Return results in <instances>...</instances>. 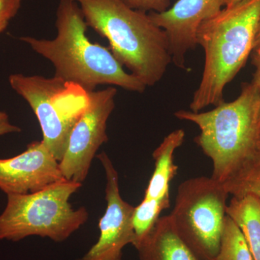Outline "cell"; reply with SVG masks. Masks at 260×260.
<instances>
[{"mask_svg": "<svg viewBox=\"0 0 260 260\" xmlns=\"http://www.w3.org/2000/svg\"><path fill=\"white\" fill-rule=\"evenodd\" d=\"M20 132L21 129L18 126L10 122L8 116L0 117V136L10 133H19Z\"/></svg>", "mask_w": 260, "mask_h": 260, "instance_id": "ffe728a7", "label": "cell"}, {"mask_svg": "<svg viewBox=\"0 0 260 260\" xmlns=\"http://www.w3.org/2000/svg\"><path fill=\"white\" fill-rule=\"evenodd\" d=\"M57 34L53 39L20 38L55 69L54 77L88 93L99 85L118 86L137 93L147 87L127 73L112 51L90 42L87 25L79 5L73 0H60L56 10Z\"/></svg>", "mask_w": 260, "mask_h": 260, "instance_id": "6da1fadb", "label": "cell"}, {"mask_svg": "<svg viewBox=\"0 0 260 260\" xmlns=\"http://www.w3.org/2000/svg\"><path fill=\"white\" fill-rule=\"evenodd\" d=\"M9 83L28 102L42 128V141L60 161L72 129L86 106V92L54 76L13 74Z\"/></svg>", "mask_w": 260, "mask_h": 260, "instance_id": "8992f818", "label": "cell"}, {"mask_svg": "<svg viewBox=\"0 0 260 260\" xmlns=\"http://www.w3.org/2000/svg\"><path fill=\"white\" fill-rule=\"evenodd\" d=\"M85 23L109 43L113 55L145 86L162 79L172 62L165 31L146 12L129 8L122 0H73Z\"/></svg>", "mask_w": 260, "mask_h": 260, "instance_id": "7a4b0ae2", "label": "cell"}, {"mask_svg": "<svg viewBox=\"0 0 260 260\" xmlns=\"http://www.w3.org/2000/svg\"><path fill=\"white\" fill-rule=\"evenodd\" d=\"M81 186L64 179L37 192L8 194L0 215V239L18 242L39 236L56 242L66 240L88 219L86 208L74 209L70 204Z\"/></svg>", "mask_w": 260, "mask_h": 260, "instance_id": "5b68a950", "label": "cell"}, {"mask_svg": "<svg viewBox=\"0 0 260 260\" xmlns=\"http://www.w3.org/2000/svg\"><path fill=\"white\" fill-rule=\"evenodd\" d=\"M223 1L224 5H225V7H228L232 6V5L238 4V3H242V2L244 1V0H223Z\"/></svg>", "mask_w": 260, "mask_h": 260, "instance_id": "7402d4cb", "label": "cell"}, {"mask_svg": "<svg viewBox=\"0 0 260 260\" xmlns=\"http://www.w3.org/2000/svg\"><path fill=\"white\" fill-rule=\"evenodd\" d=\"M117 90L109 86L87 93V104L70 133L68 148L59 161L67 180L82 183L88 177L99 148L109 140L107 121L115 108Z\"/></svg>", "mask_w": 260, "mask_h": 260, "instance_id": "ba28073f", "label": "cell"}, {"mask_svg": "<svg viewBox=\"0 0 260 260\" xmlns=\"http://www.w3.org/2000/svg\"><path fill=\"white\" fill-rule=\"evenodd\" d=\"M260 93L251 83L232 102H223L205 112L179 110L174 116L199 126L194 142L213 162L212 178L223 183L246 159L260 150L257 121Z\"/></svg>", "mask_w": 260, "mask_h": 260, "instance_id": "277c9868", "label": "cell"}, {"mask_svg": "<svg viewBox=\"0 0 260 260\" xmlns=\"http://www.w3.org/2000/svg\"><path fill=\"white\" fill-rule=\"evenodd\" d=\"M185 132L174 130L167 135L154 150L155 168L149 181L144 198L133 214L135 249L148 235L160 213L170 207V184L177 174L178 166L174 162V153L183 144Z\"/></svg>", "mask_w": 260, "mask_h": 260, "instance_id": "30bf717a", "label": "cell"}, {"mask_svg": "<svg viewBox=\"0 0 260 260\" xmlns=\"http://www.w3.org/2000/svg\"><path fill=\"white\" fill-rule=\"evenodd\" d=\"M129 8L144 12L162 13L169 9L171 0H122Z\"/></svg>", "mask_w": 260, "mask_h": 260, "instance_id": "e0dca14e", "label": "cell"}, {"mask_svg": "<svg viewBox=\"0 0 260 260\" xmlns=\"http://www.w3.org/2000/svg\"><path fill=\"white\" fill-rule=\"evenodd\" d=\"M62 179L59 162L42 140L13 158H0V189L7 195L37 192Z\"/></svg>", "mask_w": 260, "mask_h": 260, "instance_id": "7c38bea8", "label": "cell"}, {"mask_svg": "<svg viewBox=\"0 0 260 260\" xmlns=\"http://www.w3.org/2000/svg\"><path fill=\"white\" fill-rule=\"evenodd\" d=\"M8 23H9V21H0V34L6 29Z\"/></svg>", "mask_w": 260, "mask_h": 260, "instance_id": "603a6c76", "label": "cell"}, {"mask_svg": "<svg viewBox=\"0 0 260 260\" xmlns=\"http://www.w3.org/2000/svg\"><path fill=\"white\" fill-rule=\"evenodd\" d=\"M8 116V114H7L6 113L1 112V111H0V117H4V116Z\"/></svg>", "mask_w": 260, "mask_h": 260, "instance_id": "d4e9b609", "label": "cell"}, {"mask_svg": "<svg viewBox=\"0 0 260 260\" xmlns=\"http://www.w3.org/2000/svg\"><path fill=\"white\" fill-rule=\"evenodd\" d=\"M214 260H254L239 225L226 215L220 249Z\"/></svg>", "mask_w": 260, "mask_h": 260, "instance_id": "2e32d148", "label": "cell"}, {"mask_svg": "<svg viewBox=\"0 0 260 260\" xmlns=\"http://www.w3.org/2000/svg\"><path fill=\"white\" fill-rule=\"evenodd\" d=\"M251 63L254 67V73L251 83L257 88L260 93V47L253 51Z\"/></svg>", "mask_w": 260, "mask_h": 260, "instance_id": "d6986e66", "label": "cell"}, {"mask_svg": "<svg viewBox=\"0 0 260 260\" xmlns=\"http://www.w3.org/2000/svg\"><path fill=\"white\" fill-rule=\"evenodd\" d=\"M223 184L232 197L250 194L260 201V150L246 159Z\"/></svg>", "mask_w": 260, "mask_h": 260, "instance_id": "9a60e30c", "label": "cell"}, {"mask_svg": "<svg viewBox=\"0 0 260 260\" xmlns=\"http://www.w3.org/2000/svg\"><path fill=\"white\" fill-rule=\"evenodd\" d=\"M21 0H0V21H9L20 9Z\"/></svg>", "mask_w": 260, "mask_h": 260, "instance_id": "ac0fdd59", "label": "cell"}, {"mask_svg": "<svg viewBox=\"0 0 260 260\" xmlns=\"http://www.w3.org/2000/svg\"><path fill=\"white\" fill-rule=\"evenodd\" d=\"M259 47H260V20H259V25H258L257 32H256L255 42H254V49H257V48H259ZM254 50H253V51H254Z\"/></svg>", "mask_w": 260, "mask_h": 260, "instance_id": "44dd1931", "label": "cell"}, {"mask_svg": "<svg viewBox=\"0 0 260 260\" xmlns=\"http://www.w3.org/2000/svg\"><path fill=\"white\" fill-rule=\"evenodd\" d=\"M229 194L212 177L181 183L171 218L177 232L200 255L214 260L220 249Z\"/></svg>", "mask_w": 260, "mask_h": 260, "instance_id": "52a82bcc", "label": "cell"}, {"mask_svg": "<svg viewBox=\"0 0 260 260\" xmlns=\"http://www.w3.org/2000/svg\"><path fill=\"white\" fill-rule=\"evenodd\" d=\"M223 5V0H178L166 11L148 13L167 34L172 62L177 68L186 69V55L198 45L200 25L218 14Z\"/></svg>", "mask_w": 260, "mask_h": 260, "instance_id": "8fae6325", "label": "cell"}, {"mask_svg": "<svg viewBox=\"0 0 260 260\" xmlns=\"http://www.w3.org/2000/svg\"><path fill=\"white\" fill-rule=\"evenodd\" d=\"M226 214L239 225L253 259L260 260V201L253 195L232 197Z\"/></svg>", "mask_w": 260, "mask_h": 260, "instance_id": "5bb4252c", "label": "cell"}, {"mask_svg": "<svg viewBox=\"0 0 260 260\" xmlns=\"http://www.w3.org/2000/svg\"><path fill=\"white\" fill-rule=\"evenodd\" d=\"M260 20V0H244L203 22L197 44L205 51V66L189 108L194 112L225 102L224 89L244 68L254 50Z\"/></svg>", "mask_w": 260, "mask_h": 260, "instance_id": "3957f363", "label": "cell"}, {"mask_svg": "<svg viewBox=\"0 0 260 260\" xmlns=\"http://www.w3.org/2000/svg\"><path fill=\"white\" fill-rule=\"evenodd\" d=\"M136 249L139 260H207L179 235L169 215L158 219Z\"/></svg>", "mask_w": 260, "mask_h": 260, "instance_id": "4fadbf2b", "label": "cell"}, {"mask_svg": "<svg viewBox=\"0 0 260 260\" xmlns=\"http://www.w3.org/2000/svg\"><path fill=\"white\" fill-rule=\"evenodd\" d=\"M257 138H258V144H259L260 148V111L259 114V118H258L257 121Z\"/></svg>", "mask_w": 260, "mask_h": 260, "instance_id": "cb8c5ba5", "label": "cell"}, {"mask_svg": "<svg viewBox=\"0 0 260 260\" xmlns=\"http://www.w3.org/2000/svg\"><path fill=\"white\" fill-rule=\"evenodd\" d=\"M107 177L105 213L99 221V240L78 260H121L123 249L134 245L133 214L135 207L124 201L119 192V174L105 152L97 155Z\"/></svg>", "mask_w": 260, "mask_h": 260, "instance_id": "9c48e42d", "label": "cell"}]
</instances>
